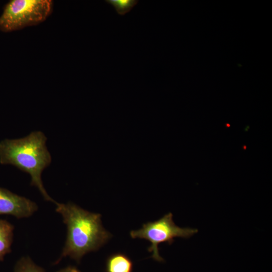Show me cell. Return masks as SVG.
Listing matches in <instances>:
<instances>
[{
    "label": "cell",
    "mask_w": 272,
    "mask_h": 272,
    "mask_svg": "<svg viewBox=\"0 0 272 272\" xmlns=\"http://www.w3.org/2000/svg\"><path fill=\"white\" fill-rule=\"evenodd\" d=\"M14 226L6 220H0V261L11 251Z\"/></svg>",
    "instance_id": "7"
},
{
    "label": "cell",
    "mask_w": 272,
    "mask_h": 272,
    "mask_svg": "<svg viewBox=\"0 0 272 272\" xmlns=\"http://www.w3.org/2000/svg\"><path fill=\"white\" fill-rule=\"evenodd\" d=\"M51 0H12L0 16V30L9 32L39 24L51 14Z\"/></svg>",
    "instance_id": "3"
},
{
    "label": "cell",
    "mask_w": 272,
    "mask_h": 272,
    "mask_svg": "<svg viewBox=\"0 0 272 272\" xmlns=\"http://www.w3.org/2000/svg\"><path fill=\"white\" fill-rule=\"evenodd\" d=\"M46 137L40 131H33L18 139H5L0 142V163L10 164L28 173L31 185L36 186L44 198L56 203L47 194L41 180L43 170L51 162L46 146Z\"/></svg>",
    "instance_id": "2"
},
{
    "label": "cell",
    "mask_w": 272,
    "mask_h": 272,
    "mask_svg": "<svg viewBox=\"0 0 272 272\" xmlns=\"http://www.w3.org/2000/svg\"><path fill=\"white\" fill-rule=\"evenodd\" d=\"M105 2L111 5L118 15L124 16L130 12L139 1L137 0H106Z\"/></svg>",
    "instance_id": "8"
},
{
    "label": "cell",
    "mask_w": 272,
    "mask_h": 272,
    "mask_svg": "<svg viewBox=\"0 0 272 272\" xmlns=\"http://www.w3.org/2000/svg\"><path fill=\"white\" fill-rule=\"evenodd\" d=\"M133 263L130 259L121 253L108 257L106 263V272H132Z\"/></svg>",
    "instance_id": "6"
},
{
    "label": "cell",
    "mask_w": 272,
    "mask_h": 272,
    "mask_svg": "<svg viewBox=\"0 0 272 272\" xmlns=\"http://www.w3.org/2000/svg\"><path fill=\"white\" fill-rule=\"evenodd\" d=\"M32 200L0 187V215H9L17 218H27L37 210Z\"/></svg>",
    "instance_id": "5"
},
{
    "label": "cell",
    "mask_w": 272,
    "mask_h": 272,
    "mask_svg": "<svg viewBox=\"0 0 272 272\" xmlns=\"http://www.w3.org/2000/svg\"><path fill=\"white\" fill-rule=\"evenodd\" d=\"M198 230L191 228H181L177 226L173 220L171 213L154 222H149L143 225L137 230H132L130 235L132 238L145 239L151 243L148 251L152 253V257L159 262L164 261L160 255L158 245L160 243L172 244L177 237L188 238L196 233Z\"/></svg>",
    "instance_id": "4"
},
{
    "label": "cell",
    "mask_w": 272,
    "mask_h": 272,
    "mask_svg": "<svg viewBox=\"0 0 272 272\" xmlns=\"http://www.w3.org/2000/svg\"><path fill=\"white\" fill-rule=\"evenodd\" d=\"M58 272H80V271L78 270L75 267L69 266L65 268H63L62 269H61Z\"/></svg>",
    "instance_id": "10"
},
{
    "label": "cell",
    "mask_w": 272,
    "mask_h": 272,
    "mask_svg": "<svg viewBox=\"0 0 272 272\" xmlns=\"http://www.w3.org/2000/svg\"><path fill=\"white\" fill-rule=\"evenodd\" d=\"M56 211L61 214L67 227V236L58 263L66 256L79 262L86 253L99 249L112 235L102 226L101 215L90 213L72 203L56 202Z\"/></svg>",
    "instance_id": "1"
},
{
    "label": "cell",
    "mask_w": 272,
    "mask_h": 272,
    "mask_svg": "<svg viewBox=\"0 0 272 272\" xmlns=\"http://www.w3.org/2000/svg\"><path fill=\"white\" fill-rule=\"evenodd\" d=\"M15 272H44L39 266L36 265L29 257H22L17 262Z\"/></svg>",
    "instance_id": "9"
}]
</instances>
